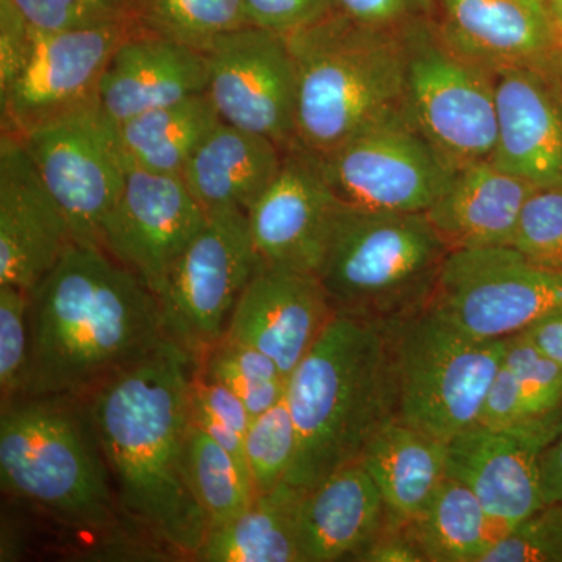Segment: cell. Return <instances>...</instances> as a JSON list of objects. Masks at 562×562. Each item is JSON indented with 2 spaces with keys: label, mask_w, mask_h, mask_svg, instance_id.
Here are the masks:
<instances>
[{
  "label": "cell",
  "mask_w": 562,
  "mask_h": 562,
  "mask_svg": "<svg viewBox=\"0 0 562 562\" xmlns=\"http://www.w3.org/2000/svg\"><path fill=\"white\" fill-rule=\"evenodd\" d=\"M205 61V92L222 122L294 146L297 66L286 35L249 24L214 41Z\"/></svg>",
  "instance_id": "13"
},
{
  "label": "cell",
  "mask_w": 562,
  "mask_h": 562,
  "mask_svg": "<svg viewBox=\"0 0 562 562\" xmlns=\"http://www.w3.org/2000/svg\"><path fill=\"white\" fill-rule=\"evenodd\" d=\"M35 31L63 32L131 20L121 0H11Z\"/></svg>",
  "instance_id": "38"
},
{
  "label": "cell",
  "mask_w": 562,
  "mask_h": 562,
  "mask_svg": "<svg viewBox=\"0 0 562 562\" xmlns=\"http://www.w3.org/2000/svg\"><path fill=\"white\" fill-rule=\"evenodd\" d=\"M509 246L535 265L562 272V190L531 192Z\"/></svg>",
  "instance_id": "36"
},
{
  "label": "cell",
  "mask_w": 562,
  "mask_h": 562,
  "mask_svg": "<svg viewBox=\"0 0 562 562\" xmlns=\"http://www.w3.org/2000/svg\"><path fill=\"white\" fill-rule=\"evenodd\" d=\"M195 368L168 338L87 397L128 530L192 561L210 531L184 471Z\"/></svg>",
  "instance_id": "1"
},
{
  "label": "cell",
  "mask_w": 562,
  "mask_h": 562,
  "mask_svg": "<svg viewBox=\"0 0 562 562\" xmlns=\"http://www.w3.org/2000/svg\"><path fill=\"white\" fill-rule=\"evenodd\" d=\"M297 453L286 482L308 491L360 461L373 435L395 417L394 379L380 325L336 313L288 380Z\"/></svg>",
  "instance_id": "3"
},
{
  "label": "cell",
  "mask_w": 562,
  "mask_h": 562,
  "mask_svg": "<svg viewBox=\"0 0 562 562\" xmlns=\"http://www.w3.org/2000/svg\"><path fill=\"white\" fill-rule=\"evenodd\" d=\"M29 321L21 397H88L168 339L157 294L98 244H70L31 291Z\"/></svg>",
  "instance_id": "2"
},
{
  "label": "cell",
  "mask_w": 562,
  "mask_h": 562,
  "mask_svg": "<svg viewBox=\"0 0 562 562\" xmlns=\"http://www.w3.org/2000/svg\"><path fill=\"white\" fill-rule=\"evenodd\" d=\"M184 471L210 530L249 508L257 497L249 473L198 425H188Z\"/></svg>",
  "instance_id": "30"
},
{
  "label": "cell",
  "mask_w": 562,
  "mask_h": 562,
  "mask_svg": "<svg viewBox=\"0 0 562 562\" xmlns=\"http://www.w3.org/2000/svg\"><path fill=\"white\" fill-rule=\"evenodd\" d=\"M405 110L443 160L462 169L490 161L497 140L492 74L450 49L431 18L405 25Z\"/></svg>",
  "instance_id": "8"
},
{
  "label": "cell",
  "mask_w": 562,
  "mask_h": 562,
  "mask_svg": "<svg viewBox=\"0 0 562 562\" xmlns=\"http://www.w3.org/2000/svg\"><path fill=\"white\" fill-rule=\"evenodd\" d=\"M335 316L316 276L261 262L236 303L224 338L268 355L290 380Z\"/></svg>",
  "instance_id": "19"
},
{
  "label": "cell",
  "mask_w": 562,
  "mask_h": 562,
  "mask_svg": "<svg viewBox=\"0 0 562 562\" xmlns=\"http://www.w3.org/2000/svg\"><path fill=\"white\" fill-rule=\"evenodd\" d=\"M335 9L362 24L401 27L430 16L431 0H335Z\"/></svg>",
  "instance_id": "42"
},
{
  "label": "cell",
  "mask_w": 562,
  "mask_h": 562,
  "mask_svg": "<svg viewBox=\"0 0 562 562\" xmlns=\"http://www.w3.org/2000/svg\"><path fill=\"white\" fill-rule=\"evenodd\" d=\"M360 562H424L419 550L416 549L405 524L392 522L375 541L364 550V553L358 558Z\"/></svg>",
  "instance_id": "44"
},
{
  "label": "cell",
  "mask_w": 562,
  "mask_h": 562,
  "mask_svg": "<svg viewBox=\"0 0 562 562\" xmlns=\"http://www.w3.org/2000/svg\"><path fill=\"white\" fill-rule=\"evenodd\" d=\"M205 91V54L143 31L133 21L103 70L98 105L116 125Z\"/></svg>",
  "instance_id": "22"
},
{
  "label": "cell",
  "mask_w": 562,
  "mask_h": 562,
  "mask_svg": "<svg viewBox=\"0 0 562 562\" xmlns=\"http://www.w3.org/2000/svg\"><path fill=\"white\" fill-rule=\"evenodd\" d=\"M395 420L443 443L479 424L505 339H479L427 308L384 325Z\"/></svg>",
  "instance_id": "7"
},
{
  "label": "cell",
  "mask_w": 562,
  "mask_h": 562,
  "mask_svg": "<svg viewBox=\"0 0 562 562\" xmlns=\"http://www.w3.org/2000/svg\"><path fill=\"white\" fill-rule=\"evenodd\" d=\"M562 414L494 428L476 424L446 443L447 476L468 486L502 535L547 505L541 457Z\"/></svg>",
  "instance_id": "15"
},
{
  "label": "cell",
  "mask_w": 562,
  "mask_h": 562,
  "mask_svg": "<svg viewBox=\"0 0 562 562\" xmlns=\"http://www.w3.org/2000/svg\"><path fill=\"white\" fill-rule=\"evenodd\" d=\"M0 484L80 535L127 527L87 397L24 395L2 405Z\"/></svg>",
  "instance_id": "4"
},
{
  "label": "cell",
  "mask_w": 562,
  "mask_h": 562,
  "mask_svg": "<svg viewBox=\"0 0 562 562\" xmlns=\"http://www.w3.org/2000/svg\"><path fill=\"white\" fill-rule=\"evenodd\" d=\"M405 528L424 562H480L502 536L475 494L449 476Z\"/></svg>",
  "instance_id": "29"
},
{
  "label": "cell",
  "mask_w": 562,
  "mask_h": 562,
  "mask_svg": "<svg viewBox=\"0 0 562 562\" xmlns=\"http://www.w3.org/2000/svg\"><path fill=\"white\" fill-rule=\"evenodd\" d=\"M547 70L560 81L562 87V36L560 41H558L557 49H554L552 58H550L549 66H547Z\"/></svg>",
  "instance_id": "48"
},
{
  "label": "cell",
  "mask_w": 562,
  "mask_h": 562,
  "mask_svg": "<svg viewBox=\"0 0 562 562\" xmlns=\"http://www.w3.org/2000/svg\"><path fill=\"white\" fill-rule=\"evenodd\" d=\"M297 443L286 395L268 412L251 419L246 432V458L257 495L276 490L286 480Z\"/></svg>",
  "instance_id": "33"
},
{
  "label": "cell",
  "mask_w": 562,
  "mask_h": 562,
  "mask_svg": "<svg viewBox=\"0 0 562 562\" xmlns=\"http://www.w3.org/2000/svg\"><path fill=\"white\" fill-rule=\"evenodd\" d=\"M339 209L319 157L297 144L284 150L276 179L247 211L262 265L317 277Z\"/></svg>",
  "instance_id": "17"
},
{
  "label": "cell",
  "mask_w": 562,
  "mask_h": 562,
  "mask_svg": "<svg viewBox=\"0 0 562 562\" xmlns=\"http://www.w3.org/2000/svg\"><path fill=\"white\" fill-rule=\"evenodd\" d=\"M190 417L192 424L201 427L210 438H213L214 441L220 443L222 449L227 450V452L235 458L236 462L241 465L244 471L250 475L249 468H247L246 436L241 435L239 431L233 430L227 424L211 416L205 409L192 405V403Z\"/></svg>",
  "instance_id": "45"
},
{
  "label": "cell",
  "mask_w": 562,
  "mask_h": 562,
  "mask_svg": "<svg viewBox=\"0 0 562 562\" xmlns=\"http://www.w3.org/2000/svg\"><path fill=\"white\" fill-rule=\"evenodd\" d=\"M199 375L238 395L251 417L268 412L286 395L288 379L262 351L222 338L195 368Z\"/></svg>",
  "instance_id": "32"
},
{
  "label": "cell",
  "mask_w": 562,
  "mask_h": 562,
  "mask_svg": "<svg viewBox=\"0 0 562 562\" xmlns=\"http://www.w3.org/2000/svg\"><path fill=\"white\" fill-rule=\"evenodd\" d=\"M246 211L206 213L158 295L166 335L195 366L224 338L236 303L261 266Z\"/></svg>",
  "instance_id": "9"
},
{
  "label": "cell",
  "mask_w": 562,
  "mask_h": 562,
  "mask_svg": "<svg viewBox=\"0 0 562 562\" xmlns=\"http://www.w3.org/2000/svg\"><path fill=\"white\" fill-rule=\"evenodd\" d=\"M480 562H562V503H547L503 532Z\"/></svg>",
  "instance_id": "37"
},
{
  "label": "cell",
  "mask_w": 562,
  "mask_h": 562,
  "mask_svg": "<svg viewBox=\"0 0 562 562\" xmlns=\"http://www.w3.org/2000/svg\"><path fill=\"white\" fill-rule=\"evenodd\" d=\"M76 241L16 135L0 138V284L32 291Z\"/></svg>",
  "instance_id": "18"
},
{
  "label": "cell",
  "mask_w": 562,
  "mask_h": 562,
  "mask_svg": "<svg viewBox=\"0 0 562 562\" xmlns=\"http://www.w3.org/2000/svg\"><path fill=\"white\" fill-rule=\"evenodd\" d=\"M133 27L131 20L79 31L40 32L20 76L0 92L2 132L21 136L98 103L111 55Z\"/></svg>",
  "instance_id": "14"
},
{
  "label": "cell",
  "mask_w": 562,
  "mask_h": 562,
  "mask_svg": "<svg viewBox=\"0 0 562 562\" xmlns=\"http://www.w3.org/2000/svg\"><path fill=\"white\" fill-rule=\"evenodd\" d=\"M550 11H552V16L554 24H557L558 35L560 38L562 36V0H549Z\"/></svg>",
  "instance_id": "49"
},
{
  "label": "cell",
  "mask_w": 562,
  "mask_h": 562,
  "mask_svg": "<svg viewBox=\"0 0 562 562\" xmlns=\"http://www.w3.org/2000/svg\"><path fill=\"white\" fill-rule=\"evenodd\" d=\"M430 18L450 49L494 77L547 69L560 41L549 0H431Z\"/></svg>",
  "instance_id": "20"
},
{
  "label": "cell",
  "mask_w": 562,
  "mask_h": 562,
  "mask_svg": "<svg viewBox=\"0 0 562 562\" xmlns=\"http://www.w3.org/2000/svg\"><path fill=\"white\" fill-rule=\"evenodd\" d=\"M535 190L491 161L476 162L458 169L425 214L449 251L509 246Z\"/></svg>",
  "instance_id": "24"
},
{
  "label": "cell",
  "mask_w": 562,
  "mask_h": 562,
  "mask_svg": "<svg viewBox=\"0 0 562 562\" xmlns=\"http://www.w3.org/2000/svg\"><path fill=\"white\" fill-rule=\"evenodd\" d=\"M535 419L536 417H532L528 409L516 376L502 360L501 368L495 373L486 397H484L479 424L486 425V427L508 428Z\"/></svg>",
  "instance_id": "40"
},
{
  "label": "cell",
  "mask_w": 562,
  "mask_h": 562,
  "mask_svg": "<svg viewBox=\"0 0 562 562\" xmlns=\"http://www.w3.org/2000/svg\"><path fill=\"white\" fill-rule=\"evenodd\" d=\"M31 291L0 284V392L2 405L21 397L31 355Z\"/></svg>",
  "instance_id": "35"
},
{
  "label": "cell",
  "mask_w": 562,
  "mask_h": 562,
  "mask_svg": "<svg viewBox=\"0 0 562 562\" xmlns=\"http://www.w3.org/2000/svg\"><path fill=\"white\" fill-rule=\"evenodd\" d=\"M497 140L491 162L536 188L562 190V87L547 69L495 74Z\"/></svg>",
  "instance_id": "21"
},
{
  "label": "cell",
  "mask_w": 562,
  "mask_h": 562,
  "mask_svg": "<svg viewBox=\"0 0 562 562\" xmlns=\"http://www.w3.org/2000/svg\"><path fill=\"white\" fill-rule=\"evenodd\" d=\"M121 2H124L125 5H127L128 9H131V11H132L133 0H121Z\"/></svg>",
  "instance_id": "50"
},
{
  "label": "cell",
  "mask_w": 562,
  "mask_h": 562,
  "mask_svg": "<svg viewBox=\"0 0 562 562\" xmlns=\"http://www.w3.org/2000/svg\"><path fill=\"white\" fill-rule=\"evenodd\" d=\"M31 46L32 25L11 0H0V92L20 76Z\"/></svg>",
  "instance_id": "41"
},
{
  "label": "cell",
  "mask_w": 562,
  "mask_h": 562,
  "mask_svg": "<svg viewBox=\"0 0 562 562\" xmlns=\"http://www.w3.org/2000/svg\"><path fill=\"white\" fill-rule=\"evenodd\" d=\"M302 492L283 482L257 495L249 508L211 528L194 561L302 562L295 524Z\"/></svg>",
  "instance_id": "28"
},
{
  "label": "cell",
  "mask_w": 562,
  "mask_h": 562,
  "mask_svg": "<svg viewBox=\"0 0 562 562\" xmlns=\"http://www.w3.org/2000/svg\"><path fill=\"white\" fill-rule=\"evenodd\" d=\"M250 24L290 35L324 20L335 0H244Z\"/></svg>",
  "instance_id": "39"
},
{
  "label": "cell",
  "mask_w": 562,
  "mask_h": 562,
  "mask_svg": "<svg viewBox=\"0 0 562 562\" xmlns=\"http://www.w3.org/2000/svg\"><path fill=\"white\" fill-rule=\"evenodd\" d=\"M319 160L342 206L386 213H427L457 172L405 109Z\"/></svg>",
  "instance_id": "10"
},
{
  "label": "cell",
  "mask_w": 562,
  "mask_h": 562,
  "mask_svg": "<svg viewBox=\"0 0 562 562\" xmlns=\"http://www.w3.org/2000/svg\"><path fill=\"white\" fill-rule=\"evenodd\" d=\"M191 403L205 409L211 416L224 422L233 430L239 431L244 436L254 419L238 395L233 394L228 387L222 386L220 383L203 379L198 371L194 372V379H192Z\"/></svg>",
  "instance_id": "43"
},
{
  "label": "cell",
  "mask_w": 562,
  "mask_h": 562,
  "mask_svg": "<svg viewBox=\"0 0 562 562\" xmlns=\"http://www.w3.org/2000/svg\"><path fill=\"white\" fill-rule=\"evenodd\" d=\"M405 25L376 27L335 10L286 35L297 66V146L322 157L405 109Z\"/></svg>",
  "instance_id": "5"
},
{
  "label": "cell",
  "mask_w": 562,
  "mask_h": 562,
  "mask_svg": "<svg viewBox=\"0 0 562 562\" xmlns=\"http://www.w3.org/2000/svg\"><path fill=\"white\" fill-rule=\"evenodd\" d=\"M449 254L425 213L341 205L317 279L336 313L384 327L430 306Z\"/></svg>",
  "instance_id": "6"
},
{
  "label": "cell",
  "mask_w": 562,
  "mask_h": 562,
  "mask_svg": "<svg viewBox=\"0 0 562 562\" xmlns=\"http://www.w3.org/2000/svg\"><path fill=\"white\" fill-rule=\"evenodd\" d=\"M361 462L382 492L392 522L412 520L447 479L446 443L395 419L373 435Z\"/></svg>",
  "instance_id": "26"
},
{
  "label": "cell",
  "mask_w": 562,
  "mask_h": 562,
  "mask_svg": "<svg viewBox=\"0 0 562 562\" xmlns=\"http://www.w3.org/2000/svg\"><path fill=\"white\" fill-rule=\"evenodd\" d=\"M220 122L213 102L201 92L113 125L127 172L181 176L192 154Z\"/></svg>",
  "instance_id": "27"
},
{
  "label": "cell",
  "mask_w": 562,
  "mask_h": 562,
  "mask_svg": "<svg viewBox=\"0 0 562 562\" xmlns=\"http://www.w3.org/2000/svg\"><path fill=\"white\" fill-rule=\"evenodd\" d=\"M143 31L205 54L225 33L250 24L244 0H133Z\"/></svg>",
  "instance_id": "31"
},
{
  "label": "cell",
  "mask_w": 562,
  "mask_h": 562,
  "mask_svg": "<svg viewBox=\"0 0 562 562\" xmlns=\"http://www.w3.org/2000/svg\"><path fill=\"white\" fill-rule=\"evenodd\" d=\"M390 520L382 492L361 460L344 465L299 498L302 562L358 561Z\"/></svg>",
  "instance_id": "23"
},
{
  "label": "cell",
  "mask_w": 562,
  "mask_h": 562,
  "mask_svg": "<svg viewBox=\"0 0 562 562\" xmlns=\"http://www.w3.org/2000/svg\"><path fill=\"white\" fill-rule=\"evenodd\" d=\"M60 206L74 239L98 244L103 221L127 180L114 136L98 103L18 136Z\"/></svg>",
  "instance_id": "12"
},
{
  "label": "cell",
  "mask_w": 562,
  "mask_h": 562,
  "mask_svg": "<svg viewBox=\"0 0 562 562\" xmlns=\"http://www.w3.org/2000/svg\"><path fill=\"white\" fill-rule=\"evenodd\" d=\"M541 471L547 503H562V431L543 450Z\"/></svg>",
  "instance_id": "47"
},
{
  "label": "cell",
  "mask_w": 562,
  "mask_h": 562,
  "mask_svg": "<svg viewBox=\"0 0 562 562\" xmlns=\"http://www.w3.org/2000/svg\"><path fill=\"white\" fill-rule=\"evenodd\" d=\"M284 150L257 133L220 122L181 172L192 198L205 213L249 211L283 165Z\"/></svg>",
  "instance_id": "25"
},
{
  "label": "cell",
  "mask_w": 562,
  "mask_h": 562,
  "mask_svg": "<svg viewBox=\"0 0 562 562\" xmlns=\"http://www.w3.org/2000/svg\"><path fill=\"white\" fill-rule=\"evenodd\" d=\"M562 306V272L512 246L450 251L428 308L479 339H505Z\"/></svg>",
  "instance_id": "11"
},
{
  "label": "cell",
  "mask_w": 562,
  "mask_h": 562,
  "mask_svg": "<svg viewBox=\"0 0 562 562\" xmlns=\"http://www.w3.org/2000/svg\"><path fill=\"white\" fill-rule=\"evenodd\" d=\"M524 333L536 347L562 366V306L547 313Z\"/></svg>",
  "instance_id": "46"
},
{
  "label": "cell",
  "mask_w": 562,
  "mask_h": 562,
  "mask_svg": "<svg viewBox=\"0 0 562 562\" xmlns=\"http://www.w3.org/2000/svg\"><path fill=\"white\" fill-rule=\"evenodd\" d=\"M205 220L180 176L128 171L120 201L103 221L99 246L158 297Z\"/></svg>",
  "instance_id": "16"
},
{
  "label": "cell",
  "mask_w": 562,
  "mask_h": 562,
  "mask_svg": "<svg viewBox=\"0 0 562 562\" xmlns=\"http://www.w3.org/2000/svg\"><path fill=\"white\" fill-rule=\"evenodd\" d=\"M503 362L516 376L531 416L562 414V366L543 353L524 331L508 336Z\"/></svg>",
  "instance_id": "34"
}]
</instances>
